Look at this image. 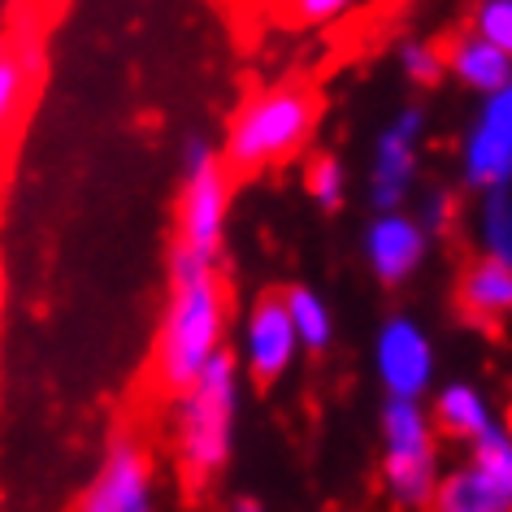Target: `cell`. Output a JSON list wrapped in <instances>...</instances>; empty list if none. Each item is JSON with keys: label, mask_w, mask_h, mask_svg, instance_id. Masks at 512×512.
Here are the masks:
<instances>
[{"label": "cell", "mask_w": 512, "mask_h": 512, "mask_svg": "<svg viewBox=\"0 0 512 512\" xmlns=\"http://www.w3.org/2000/svg\"><path fill=\"white\" fill-rule=\"evenodd\" d=\"M361 0H287V18L296 27H309V31H326V27H339L348 22Z\"/></svg>", "instance_id": "obj_23"}, {"label": "cell", "mask_w": 512, "mask_h": 512, "mask_svg": "<svg viewBox=\"0 0 512 512\" xmlns=\"http://www.w3.org/2000/svg\"><path fill=\"white\" fill-rule=\"evenodd\" d=\"M426 404H430V417H434V426L443 430V439L447 443H456V447H465L473 439H482L486 430H495L499 421V408L495 400L486 395L478 382H469V378H452V382H439L430 395H426Z\"/></svg>", "instance_id": "obj_16"}, {"label": "cell", "mask_w": 512, "mask_h": 512, "mask_svg": "<svg viewBox=\"0 0 512 512\" xmlns=\"http://www.w3.org/2000/svg\"><path fill=\"white\" fill-rule=\"evenodd\" d=\"M283 300H287V313H291V326H296V335H300V348L304 352H313V356H322L335 348V309H330V300L322 296L317 287H287L283 291Z\"/></svg>", "instance_id": "obj_18"}, {"label": "cell", "mask_w": 512, "mask_h": 512, "mask_svg": "<svg viewBox=\"0 0 512 512\" xmlns=\"http://www.w3.org/2000/svg\"><path fill=\"white\" fill-rule=\"evenodd\" d=\"M456 161V187L473 196V191L512 187V96L495 92L482 96L473 113L465 118L452 148Z\"/></svg>", "instance_id": "obj_10"}, {"label": "cell", "mask_w": 512, "mask_h": 512, "mask_svg": "<svg viewBox=\"0 0 512 512\" xmlns=\"http://www.w3.org/2000/svg\"><path fill=\"white\" fill-rule=\"evenodd\" d=\"M426 512H512V426L499 421L482 439L460 447L443 469Z\"/></svg>", "instance_id": "obj_6"}, {"label": "cell", "mask_w": 512, "mask_h": 512, "mask_svg": "<svg viewBox=\"0 0 512 512\" xmlns=\"http://www.w3.org/2000/svg\"><path fill=\"white\" fill-rule=\"evenodd\" d=\"M0 313H5V270H0Z\"/></svg>", "instance_id": "obj_25"}, {"label": "cell", "mask_w": 512, "mask_h": 512, "mask_svg": "<svg viewBox=\"0 0 512 512\" xmlns=\"http://www.w3.org/2000/svg\"><path fill=\"white\" fill-rule=\"evenodd\" d=\"M391 61L404 87H413V92H430V87H439L447 79L443 44L430 40V35H404V40H395Z\"/></svg>", "instance_id": "obj_19"}, {"label": "cell", "mask_w": 512, "mask_h": 512, "mask_svg": "<svg viewBox=\"0 0 512 512\" xmlns=\"http://www.w3.org/2000/svg\"><path fill=\"white\" fill-rule=\"evenodd\" d=\"M460 27H469L473 35L491 40L499 53L512 57V0H469Z\"/></svg>", "instance_id": "obj_22"}, {"label": "cell", "mask_w": 512, "mask_h": 512, "mask_svg": "<svg viewBox=\"0 0 512 512\" xmlns=\"http://www.w3.org/2000/svg\"><path fill=\"white\" fill-rule=\"evenodd\" d=\"M317 122H322V100L304 83H270L243 96V105L230 113L222 135V161L230 174H265L274 165L296 161L309 152Z\"/></svg>", "instance_id": "obj_3"}, {"label": "cell", "mask_w": 512, "mask_h": 512, "mask_svg": "<svg viewBox=\"0 0 512 512\" xmlns=\"http://www.w3.org/2000/svg\"><path fill=\"white\" fill-rule=\"evenodd\" d=\"M79 512H161V473L139 434H113L92 469Z\"/></svg>", "instance_id": "obj_9"}, {"label": "cell", "mask_w": 512, "mask_h": 512, "mask_svg": "<svg viewBox=\"0 0 512 512\" xmlns=\"http://www.w3.org/2000/svg\"><path fill=\"white\" fill-rule=\"evenodd\" d=\"M443 430L426 400H387L378 413V478L395 512H426L447 469Z\"/></svg>", "instance_id": "obj_4"}, {"label": "cell", "mask_w": 512, "mask_h": 512, "mask_svg": "<svg viewBox=\"0 0 512 512\" xmlns=\"http://www.w3.org/2000/svg\"><path fill=\"white\" fill-rule=\"evenodd\" d=\"M183 187H178V209H174V252H191L204 261H222L226 248V226H230V165L222 161V148L209 144L204 135H191L178 157Z\"/></svg>", "instance_id": "obj_5"}, {"label": "cell", "mask_w": 512, "mask_h": 512, "mask_svg": "<svg viewBox=\"0 0 512 512\" xmlns=\"http://www.w3.org/2000/svg\"><path fill=\"white\" fill-rule=\"evenodd\" d=\"M369 365L387 400H426L439 387V343L413 313H387L369 343Z\"/></svg>", "instance_id": "obj_8"}, {"label": "cell", "mask_w": 512, "mask_h": 512, "mask_svg": "<svg viewBox=\"0 0 512 512\" xmlns=\"http://www.w3.org/2000/svg\"><path fill=\"white\" fill-rule=\"evenodd\" d=\"M426 139H430V113L421 105H400L387 122L374 131L365 161V200L369 209H408L417 196L421 165H426Z\"/></svg>", "instance_id": "obj_7"}, {"label": "cell", "mask_w": 512, "mask_h": 512, "mask_svg": "<svg viewBox=\"0 0 512 512\" xmlns=\"http://www.w3.org/2000/svg\"><path fill=\"white\" fill-rule=\"evenodd\" d=\"M230 356L239 361L243 378L256 382V387H274V382H283L291 369H296L304 348H300L296 326H291L283 291H274V296H256L248 309H243Z\"/></svg>", "instance_id": "obj_11"}, {"label": "cell", "mask_w": 512, "mask_h": 512, "mask_svg": "<svg viewBox=\"0 0 512 512\" xmlns=\"http://www.w3.org/2000/svg\"><path fill=\"white\" fill-rule=\"evenodd\" d=\"M434 239L426 222L413 209H374V217L361 230V256L365 270L378 287H408L413 278L426 270Z\"/></svg>", "instance_id": "obj_12"}, {"label": "cell", "mask_w": 512, "mask_h": 512, "mask_svg": "<svg viewBox=\"0 0 512 512\" xmlns=\"http://www.w3.org/2000/svg\"><path fill=\"white\" fill-rule=\"evenodd\" d=\"M239 408H243V369L230 352L170 395V443L174 465L187 482L222 478L239 439Z\"/></svg>", "instance_id": "obj_2"}, {"label": "cell", "mask_w": 512, "mask_h": 512, "mask_svg": "<svg viewBox=\"0 0 512 512\" xmlns=\"http://www.w3.org/2000/svg\"><path fill=\"white\" fill-rule=\"evenodd\" d=\"M44 79V48L31 27L0 31V157L18 139L22 122L31 113V100L40 96Z\"/></svg>", "instance_id": "obj_13"}, {"label": "cell", "mask_w": 512, "mask_h": 512, "mask_svg": "<svg viewBox=\"0 0 512 512\" xmlns=\"http://www.w3.org/2000/svg\"><path fill=\"white\" fill-rule=\"evenodd\" d=\"M348 191H352V174L343 157L335 152H313L309 161H304V196H309L317 209L335 213L348 204Z\"/></svg>", "instance_id": "obj_20"}, {"label": "cell", "mask_w": 512, "mask_h": 512, "mask_svg": "<svg viewBox=\"0 0 512 512\" xmlns=\"http://www.w3.org/2000/svg\"><path fill=\"white\" fill-rule=\"evenodd\" d=\"M230 291L217 261L191 252L170 256V283L152 339V378L165 395L196 382L217 356L230 352Z\"/></svg>", "instance_id": "obj_1"}, {"label": "cell", "mask_w": 512, "mask_h": 512, "mask_svg": "<svg viewBox=\"0 0 512 512\" xmlns=\"http://www.w3.org/2000/svg\"><path fill=\"white\" fill-rule=\"evenodd\" d=\"M408 209H413L421 222H426V230H430L434 239L452 235L456 222H460V196L447 183H421Z\"/></svg>", "instance_id": "obj_21"}, {"label": "cell", "mask_w": 512, "mask_h": 512, "mask_svg": "<svg viewBox=\"0 0 512 512\" xmlns=\"http://www.w3.org/2000/svg\"><path fill=\"white\" fill-rule=\"evenodd\" d=\"M456 226L473 256H491V261L512 265V187L473 191V196L460 204Z\"/></svg>", "instance_id": "obj_17"}, {"label": "cell", "mask_w": 512, "mask_h": 512, "mask_svg": "<svg viewBox=\"0 0 512 512\" xmlns=\"http://www.w3.org/2000/svg\"><path fill=\"white\" fill-rule=\"evenodd\" d=\"M230 512H265V504H256V499H239Z\"/></svg>", "instance_id": "obj_24"}, {"label": "cell", "mask_w": 512, "mask_h": 512, "mask_svg": "<svg viewBox=\"0 0 512 512\" xmlns=\"http://www.w3.org/2000/svg\"><path fill=\"white\" fill-rule=\"evenodd\" d=\"M456 309L469 326L508 330L512 326V265L473 256L456 270Z\"/></svg>", "instance_id": "obj_14"}, {"label": "cell", "mask_w": 512, "mask_h": 512, "mask_svg": "<svg viewBox=\"0 0 512 512\" xmlns=\"http://www.w3.org/2000/svg\"><path fill=\"white\" fill-rule=\"evenodd\" d=\"M443 66H447V83H456L473 100L504 92L512 79V57L499 53L491 40L473 35L469 27H460L443 40Z\"/></svg>", "instance_id": "obj_15"}, {"label": "cell", "mask_w": 512, "mask_h": 512, "mask_svg": "<svg viewBox=\"0 0 512 512\" xmlns=\"http://www.w3.org/2000/svg\"><path fill=\"white\" fill-rule=\"evenodd\" d=\"M504 92H508V96H512V79H508V87H504Z\"/></svg>", "instance_id": "obj_26"}]
</instances>
